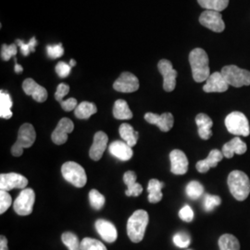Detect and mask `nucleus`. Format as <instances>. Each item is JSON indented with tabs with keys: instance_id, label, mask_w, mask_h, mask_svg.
<instances>
[{
	"instance_id": "nucleus-23",
	"label": "nucleus",
	"mask_w": 250,
	"mask_h": 250,
	"mask_svg": "<svg viewBox=\"0 0 250 250\" xmlns=\"http://www.w3.org/2000/svg\"><path fill=\"white\" fill-rule=\"evenodd\" d=\"M124 182L127 187V190L125 191V195L127 197H138L143 192L142 186L136 183V174L133 170H128L125 172Z\"/></svg>"
},
{
	"instance_id": "nucleus-14",
	"label": "nucleus",
	"mask_w": 250,
	"mask_h": 250,
	"mask_svg": "<svg viewBox=\"0 0 250 250\" xmlns=\"http://www.w3.org/2000/svg\"><path fill=\"white\" fill-rule=\"evenodd\" d=\"M229 88V84L224 79L222 72H213L206 81L203 90L206 93H224Z\"/></svg>"
},
{
	"instance_id": "nucleus-42",
	"label": "nucleus",
	"mask_w": 250,
	"mask_h": 250,
	"mask_svg": "<svg viewBox=\"0 0 250 250\" xmlns=\"http://www.w3.org/2000/svg\"><path fill=\"white\" fill-rule=\"evenodd\" d=\"M72 72V66L70 64L60 62L56 66V72L61 78H66Z\"/></svg>"
},
{
	"instance_id": "nucleus-26",
	"label": "nucleus",
	"mask_w": 250,
	"mask_h": 250,
	"mask_svg": "<svg viewBox=\"0 0 250 250\" xmlns=\"http://www.w3.org/2000/svg\"><path fill=\"white\" fill-rule=\"evenodd\" d=\"M113 116L117 120H130L133 118V112L124 99H118L114 103Z\"/></svg>"
},
{
	"instance_id": "nucleus-40",
	"label": "nucleus",
	"mask_w": 250,
	"mask_h": 250,
	"mask_svg": "<svg viewBox=\"0 0 250 250\" xmlns=\"http://www.w3.org/2000/svg\"><path fill=\"white\" fill-rule=\"evenodd\" d=\"M12 204V198L7 191H0V213L3 214Z\"/></svg>"
},
{
	"instance_id": "nucleus-38",
	"label": "nucleus",
	"mask_w": 250,
	"mask_h": 250,
	"mask_svg": "<svg viewBox=\"0 0 250 250\" xmlns=\"http://www.w3.org/2000/svg\"><path fill=\"white\" fill-rule=\"evenodd\" d=\"M173 243L178 248L186 249L190 245L191 239H190L189 234L187 233V232H177L176 234H174V236H173Z\"/></svg>"
},
{
	"instance_id": "nucleus-7",
	"label": "nucleus",
	"mask_w": 250,
	"mask_h": 250,
	"mask_svg": "<svg viewBox=\"0 0 250 250\" xmlns=\"http://www.w3.org/2000/svg\"><path fill=\"white\" fill-rule=\"evenodd\" d=\"M225 126L230 134L249 136L250 134V123L246 115L239 111H233L225 118Z\"/></svg>"
},
{
	"instance_id": "nucleus-32",
	"label": "nucleus",
	"mask_w": 250,
	"mask_h": 250,
	"mask_svg": "<svg viewBox=\"0 0 250 250\" xmlns=\"http://www.w3.org/2000/svg\"><path fill=\"white\" fill-rule=\"evenodd\" d=\"M62 243L69 250H81V243L76 234L71 232H66L62 235Z\"/></svg>"
},
{
	"instance_id": "nucleus-3",
	"label": "nucleus",
	"mask_w": 250,
	"mask_h": 250,
	"mask_svg": "<svg viewBox=\"0 0 250 250\" xmlns=\"http://www.w3.org/2000/svg\"><path fill=\"white\" fill-rule=\"evenodd\" d=\"M229 190L238 201H243L249 197L250 193V180L249 176L241 170H232L228 176Z\"/></svg>"
},
{
	"instance_id": "nucleus-4",
	"label": "nucleus",
	"mask_w": 250,
	"mask_h": 250,
	"mask_svg": "<svg viewBox=\"0 0 250 250\" xmlns=\"http://www.w3.org/2000/svg\"><path fill=\"white\" fill-rule=\"evenodd\" d=\"M36 130L30 124H24L19 129L18 138L11 147V154L14 157H21L24 148L31 147L36 141Z\"/></svg>"
},
{
	"instance_id": "nucleus-12",
	"label": "nucleus",
	"mask_w": 250,
	"mask_h": 250,
	"mask_svg": "<svg viewBox=\"0 0 250 250\" xmlns=\"http://www.w3.org/2000/svg\"><path fill=\"white\" fill-rule=\"evenodd\" d=\"M113 88L122 93H133L139 88V80L131 72H123L113 83Z\"/></svg>"
},
{
	"instance_id": "nucleus-39",
	"label": "nucleus",
	"mask_w": 250,
	"mask_h": 250,
	"mask_svg": "<svg viewBox=\"0 0 250 250\" xmlns=\"http://www.w3.org/2000/svg\"><path fill=\"white\" fill-rule=\"evenodd\" d=\"M222 199L218 196L212 195H207L204 199V208L206 211H211L216 207L221 205Z\"/></svg>"
},
{
	"instance_id": "nucleus-35",
	"label": "nucleus",
	"mask_w": 250,
	"mask_h": 250,
	"mask_svg": "<svg viewBox=\"0 0 250 250\" xmlns=\"http://www.w3.org/2000/svg\"><path fill=\"white\" fill-rule=\"evenodd\" d=\"M90 204L95 209H101L105 205V197L100 194L98 190L93 189L89 192Z\"/></svg>"
},
{
	"instance_id": "nucleus-15",
	"label": "nucleus",
	"mask_w": 250,
	"mask_h": 250,
	"mask_svg": "<svg viewBox=\"0 0 250 250\" xmlns=\"http://www.w3.org/2000/svg\"><path fill=\"white\" fill-rule=\"evenodd\" d=\"M170 171L176 175L186 174L188 170V160L186 154L179 149L170 152Z\"/></svg>"
},
{
	"instance_id": "nucleus-19",
	"label": "nucleus",
	"mask_w": 250,
	"mask_h": 250,
	"mask_svg": "<svg viewBox=\"0 0 250 250\" xmlns=\"http://www.w3.org/2000/svg\"><path fill=\"white\" fill-rule=\"evenodd\" d=\"M95 227L104 241L107 243L116 241L118 237L116 227L110 222L100 219L96 222Z\"/></svg>"
},
{
	"instance_id": "nucleus-8",
	"label": "nucleus",
	"mask_w": 250,
	"mask_h": 250,
	"mask_svg": "<svg viewBox=\"0 0 250 250\" xmlns=\"http://www.w3.org/2000/svg\"><path fill=\"white\" fill-rule=\"evenodd\" d=\"M36 194L35 191L31 188L22 189L18 197L13 203L14 210L20 216H27L33 212L35 205Z\"/></svg>"
},
{
	"instance_id": "nucleus-1",
	"label": "nucleus",
	"mask_w": 250,
	"mask_h": 250,
	"mask_svg": "<svg viewBox=\"0 0 250 250\" xmlns=\"http://www.w3.org/2000/svg\"><path fill=\"white\" fill-rule=\"evenodd\" d=\"M189 62L192 69V75L197 83L208 80L210 75L208 57L202 48H195L189 54Z\"/></svg>"
},
{
	"instance_id": "nucleus-16",
	"label": "nucleus",
	"mask_w": 250,
	"mask_h": 250,
	"mask_svg": "<svg viewBox=\"0 0 250 250\" xmlns=\"http://www.w3.org/2000/svg\"><path fill=\"white\" fill-rule=\"evenodd\" d=\"M145 120L151 125H157L162 132H169L174 124V118L170 112L162 113L161 115L148 112L145 115Z\"/></svg>"
},
{
	"instance_id": "nucleus-46",
	"label": "nucleus",
	"mask_w": 250,
	"mask_h": 250,
	"mask_svg": "<svg viewBox=\"0 0 250 250\" xmlns=\"http://www.w3.org/2000/svg\"><path fill=\"white\" fill-rule=\"evenodd\" d=\"M0 250H9L8 240L4 235H1V237H0Z\"/></svg>"
},
{
	"instance_id": "nucleus-33",
	"label": "nucleus",
	"mask_w": 250,
	"mask_h": 250,
	"mask_svg": "<svg viewBox=\"0 0 250 250\" xmlns=\"http://www.w3.org/2000/svg\"><path fill=\"white\" fill-rule=\"evenodd\" d=\"M203 193H204V188L197 181L190 182L187 187L188 197H190L193 200H196L197 198H199L203 195Z\"/></svg>"
},
{
	"instance_id": "nucleus-36",
	"label": "nucleus",
	"mask_w": 250,
	"mask_h": 250,
	"mask_svg": "<svg viewBox=\"0 0 250 250\" xmlns=\"http://www.w3.org/2000/svg\"><path fill=\"white\" fill-rule=\"evenodd\" d=\"M16 43L17 45L20 46V49H21V52L23 55V56H28L30 52H35V47L37 45V41H36V37H33L29 43H25L21 40H16Z\"/></svg>"
},
{
	"instance_id": "nucleus-13",
	"label": "nucleus",
	"mask_w": 250,
	"mask_h": 250,
	"mask_svg": "<svg viewBox=\"0 0 250 250\" xmlns=\"http://www.w3.org/2000/svg\"><path fill=\"white\" fill-rule=\"evenodd\" d=\"M74 129V125L69 118H62L51 134V139L56 145H63L68 140V134Z\"/></svg>"
},
{
	"instance_id": "nucleus-17",
	"label": "nucleus",
	"mask_w": 250,
	"mask_h": 250,
	"mask_svg": "<svg viewBox=\"0 0 250 250\" xmlns=\"http://www.w3.org/2000/svg\"><path fill=\"white\" fill-rule=\"evenodd\" d=\"M108 137L104 132H98L94 136V142L90 148L89 156L93 161L101 160L106 150Z\"/></svg>"
},
{
	"instance_id": "nucleus-9",
	"label": "nucleus",
	"mask_w": 250,
	"mask_h": 250,
	"mask_svg": "<svg viewBox=\"0 0 250 250\" xmlns=\"http://www.w3.org/2000/svg\"><path fill=\"white\" fill-rule=\"evenodd\" d=\"M201 25L213 31L215 33H222L225 29V23L221 12L215 10H205L199 17Z\"/></svg>"
},
{
	"instance_id": "nucleus-41",
	"label": "nucleus",
	"mask_w": 250,
	"mask_h": 250,
	"mask_svg": "<svg viewBox=\"0 0 250 250\" xmlns=\"http://www.w3.org/2000/svg\"><path fill=\"white\" fill-rule=\"evenodd\" d=\"M46 53L47 56L51 59H58L62 57L64 54V48H63L62 44H58V45H47L46 47Z\"/></svg>"
},
{
	"instance_id": "nucleus-48",
	"label": "nucleus",
	"mask_w": 250,
	"mask_h": 250,
	"mask_svg": "<svg viewBox=\"0 0 250 250\" xmlns=\"http://www.w3.org/2000/svg\"><path fill=\"white\" fill-rule=\"evenodd\" d=\"M70 65L73 67V66H75L76 65V62L74 61V60H71V62H70Z\"/></svg>"
},
{
	"instance_id": "nucleus-24",
	"label": "nucleus",
	"mask_w": 250,
	"mask_h": 250,
	"mask_svg": "<svg viewBox=\"0 0 250 250\" xmlns=\"http://www.w3.org/2000/svg\"><path fill=\"white\" fill-rule=\"evenodd\" d=\"M196 124L198 127V134L200 138L208 140L211 137L212 135V131L211 127L213 125L212 120L204 113H199L196 117Z\"/></svg>"
},
{
	"instance_id": "nucleus-2",
	"label": "nucleus",
	"mask_w": 250,
	"mask_h": 250,
	"mask_svg": "<svg viewBox=\"0 0 250 250\" xmlns=\"http://www.w3.org/2000/svg\"><path fill=\"white\" fill-rule=\"evenodd\" d=\"M148 221L149 217L146 210L138 209L134 211L127 223V234L131 241L139 243L143 240Z\"/></svg>"
},
{
	"instance_id": "nucleus-25",
	"label": "nucleus",
	"mask_w": 250,
	"mask_h": 250,
	"mask_svg": "<svg viewBox=\"0 0 250 250\" xmlns=\"http://www.w3.org/2000/svg\"><path fill=\"white\" fill-rule=\"evenodd\" d=\"M164 188V184L157 179H151L148 183L147 192L148 200L150 203H158L162 199L161 189Z\"/></svg>"
},
{
	"instance_id": "nucleus-30",
	"label": "nucleus",
	"mask_w": 250,
	"mask_h": 250,
	"mask_svg": "<svg viewBox=\"0 0 250 250\" xmlns=\"http://www.w3.org/2000/svg\"><path fill=\"white\" fill-rule=\"evenodd\" d=\"M220 250H240V244L238 239L232 235L226 233L219 239Z\"/></svg>"
},
{
	"instance_id": "nucleus-31",
	"label": "nucleus",
	"mask_w": 250,
	"mask_h": 250,
	"mask_svg": "<svg viewBox=\"0 0 250 250\" xmlns=\"http://www.w3.org/2000/svg\"><path fill=\"white\" fill-rule=\"evenodd\" d=\"M201 8L206 10L223 11L229 5V0H197Z\"/></svg>"
},
{
	"instance_id": "nucleus-22",
	"label": "nucleus",
	"mask_w": 250,
	"mask_h": 250,
	"mask_svg": "<svg viewBox=\"0 0 250 250\" xmlns=\"http://www.w3.org/2000/svg\"><path fill=\"white\" fill-rule=\"evenodd\" d=\"M247 150H248V146L246 143L244 141H242L239 137H234L230 142H227L224 145L222 152L225 158L231 159L233 157L234 154L242 155V154L246 153Z\"/></svg>"
},
{
	"instance_id": "nucleus-5",
	"label": "nucleus",
	"mask_w": 250,
	"mask_h": 250,
	"mask_svg": "<svg viewBox=\"0 0 250 250\" xmlns=\"http://www.w3.org/2000/svg\"><path fill=\"white\" fill-rule=\"evenodd\" d=\"M62 173L63 178L75 188H83L86 185L87 176L85 170L76 162L68 161L64 163L62 167Z\"/></svg>"
},
{
	"instance_id": "nucleus-10",
	"label": "nucleus",
	"mask_w": 250,
	"mask_h": 250,
	"mask_svg": "<svg viewBox=\"0 0 250 250\" xmlns=\"http://www.w3.org/2000/svg\"><path fill=\"white\" fill-rule=\"evenodd\" d=\"M158 69L163 77V88L166 92L173 91L176 86L177 71L173 69L172 64L168 60H161L158 64Z\"/></svg>"
},
{
	"instance_id": "nucleus-18",
	"label": "nucleus",
	"mask_w": 250,
	"mask_h": 250,
	"mask_svg": "<svg viewBox=\"0 0 250 250\" xmlns=\"http://www.w3.org/2000/svg\"><path fill=\"white\" fill-rule=\"evenodd\" d=\"M22 89L28 96H32L37 102H45L47 99V91L45 87L39 85L36 81L28 78L22 83Z\"/></svg>"
},
{
	"instance_id": "nucleus-44",
	"label": "nucleus",
	"mask_w": 250,
	"mask_h": 250,
	"mask_svg": "<svg viewBox=\"0 0 250 250\" xmlns=\"http://www.w3.org/2000/svg\"><path fill=\"white\" fill-rule=\"evenodd\" d=\"M70 92V86L66 83H60L57 87V91L55 94V99L58 100L60 103L63 101V98L67 96V94Z\"/></svg>"
},
{
	"instance_id": "nucleus-11",
	"label": "nucleus",
	"mask_w": 250,
	"mask_h": 250,
	"mask_svg": "<svg viewBox=\"0 0 250 250\" xmlns=\"http://www.w3.org/2000/svg\"><path fill=\"white\" fill-rule=\"evenodd\" d=\"M28 185V179L21 174L10 172L0 175V189L9 192L12 189H24Z\"/></svg>"
},
{
	"instance_id": "nucleus-47",
	"label": "nucleus",
	"mask_w": 250,
	"mask_h": 250,
	"mask_svg": "<svg viewBox=\"0 0 250 250\" xmlns=\"http://www.w3.org/2000/svg\"><path fill=\"white\" fill-rule=\"evenodd\" d=\"M14 71H15V72H17V73H21V72H22L23 69H22V67H21V65H19V64L16 63L15 68H14Z\"/></svg>"
},
{
	"instance_id": "nucleus-29",
	"label": "nucleus",
	"mask_w": 250,
	"mask_h": 250,
	"mask_svg": "<svg viewBox=\"0 0 250 250\" xmlns=\"http://www.w3.org/2000/svg\"><path fill=\"white\" fill-rule=\"evenodd\" d=\"M12 100L6 91L0 92V117L2 119H10L12 117Z\"/></svg>"
},
{
	"instance_id": "nucleus-27",
	"label": "nucleus",
	"mask_w": 250,
	"mask_h": 250,
	"mask_svg": "<svg viewBox=\"0 0 250 250\" xmlns=\"http://www.w3.org/2000/svg\"><path fill=\"white\" fill-rule=\"evenodd\" d=\"M120 135L125 143L128 144L131 147L134 146L138 140V133L135 132L132 125L123 124L120 126Z\"/></svg>"
},
{
	"instance_id": "nucleus-43",
	"label": "nucleus",
	"mask_w": 250,
	"mask_h": 250,
	"mask_svg": "<svg viewBox=\"0 0 250 250\" xmlns=\"http://www.w3.org/2000/svg\"><path fill=\"white\" fill-rule=\"evenodd\" d=\"M179 217L184 222L190 223L194 219V211H193V209L191 208L190 206L186 205L185 207H183L181 208V210L179 211Z\"/></svg>"
},
{
	"instance_id": "nucleus-20",
	"label": "nucleus",
	"mask_w": 250,
	"mask_h": 250,
	"mask_svg": "<svg viewBox=\"0 0 250 250\" xmlns=\"http://www.w3.org/2000/svg\"><path fill=\"white\" fill-rule=\"evenodd\" d=\"M108 151L120 161H127L133 157L132 147L123 141H114L109 145Z\"/></svg>"
},
{
	"instance_id": "nucleus-45",
	"label": "nucleus",
	"mask_w": 250,
	"mask_h": 250,
	"mask_svg": "<svg viewBox=\"0 0 250 250\" xmlns=\"http://www.w3.org/2000/svg\"><path fill=\"white\" fill-rule=\"evenodd\" d=\"M61 106L65 111H72L77 107L78 103H77L76 99L71 98V99H67V100L62 101Z\"/></svg>"
},
{
	"instance_id": "nucleus-21",
	"label": "nucleus",
	"mask_w": 250,
	"mask_h": 250,
	"mask_svg": "<svg viewBox=\"0 0 250 250\" xmlns=\"http://www.w3.org/2000/svg\"><path fill=\"white\" fill-rule=\"evenodd\" d=\"M224 154L223 152L218 150V149H213L209 152L208 158L203 161H199L197 163L196 167L197 170L201 172L205 173L210 168H214L220 161L224 159Z\"/></svg>"
},
{
	"instance_id": "nucleus-34",
	"label": "nucleus",
	"mask_w": 250,
	"mask_h": 250,
	"mask_svg": "<svg viewBox=\"0 0 250 250\" xmlns=\"http://www.w3.org/2000/svg\"><path fill=\"white\" fill-rule=\"evenodd\" d=\"M81 250H107L102 242L89 237L83 238L81 242Z\"/></svg>"
},
{
	"instance_id": "nucleus-28",
	"label": "nucleus",
	"mask_w": 250,
	"mask_h": 250,
	"mask_svg": "<svg viewBox=\"0 0 250 250\" xmlns=\"http://www.w3.org/2000/svg\"><path fill=\"white\" fill-rule=\"evenodd\" d=\"M98 108L94 103L83 101L80 103L77 107L74 109L75 116L81 120H87L90 117L97 113Z\"/></svg>"
},
{
	"instance_id": "nucleus-6",
	"label": "nucleus",
	"mask_w": 250,
	"mask_h": 250,
	"mask_svg": "<svg viewBox=\"0 0 250 250\" xmlns=\"http://www.w3.org/2000/svg\"><path fill=\"white\" fill-rule=\"evenodd\" d=\"M222 74L229 85L233 87H242L250 85V72L241 69L235 65L224 66Z\"/></svg>"
},
{
	"instance_id": "nucleus-37",
	"label": "nucleus",
	"mask_w": 250,
	"mask_h": 250,
	"mask_svg": "<svg viewBox=\"0 0 250 250\" xmlns=\"http://www.w3.org/2000/svg\"><path fill=\"white\" fill-rule=\"evenodd\" d=\"M17 44H11V45H6L3 44L1 46V58L3 61L8 62L12 57H14L17 52Z\"/></svg>"
}]
</instances>
